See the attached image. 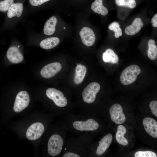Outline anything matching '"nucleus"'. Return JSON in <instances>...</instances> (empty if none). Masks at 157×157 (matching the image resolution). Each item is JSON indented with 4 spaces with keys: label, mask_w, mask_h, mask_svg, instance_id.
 I'll list each match as a JSON object with an SVG mask.
<instances>
[{
    "label": "nucleus",
    "mask_w": 157,
    "mask_h": 157,
    "mask_svg": "<svg viewBox=\"0 0 157 157\" xmlns=\"http://www.w3.org/2000/svg\"><path fill=\"white\" fill-rule=\"evenodd\" d=\"M73 126L75 129L80 131H91L97 130L99 124L96 121L90 118L84 121H76L73 123Z\"/></svg>",
    "instance_id": "nucleus-6"
},
{
    "label": "nucleus",
    "mask_w": 157,
    "mask_h": 157,
    "mask_svg": "<svg viewBox=\"0 0 157 157\" xmlns=\"http://www.w3.org/2000/svg\"><path fill=\"white\" fill-rule=\"evenodd\" d=\"M115 1L116 4L119 6L133 8L136 6L135 0H115Z\"/></svg>",
    "instance_id": "nucleus-23"
},
{
    "label": "nucleus",
    "mask_w": 157,
    "mask_h": 157,
    "mask_svg": "<svg viewBox=\"0 0 157 157\" xmlns=\"http://www.w3.org/2000/svg\"><path fill=\"white\" fill-rule=\"evenodd\" d=\"M62 66L58 62H54L48 64L44 67L40 71L42 77L49 78L54 76L61 70Z\"/></svg>",
    "instance_id": "nucleus-9"
},
{
    "label": "nucleus",
    "mask_w": 157,
    "mask_h": 157,
    "mask_svg": "<svg viewBox=\"0 0 157 157\" xmlns=\"http://www.w3.org/2000/svg\"><path fill=\"white\" fill-rule=\"evenodd\" d=\"M64 29H65V27H64Z\"/></svg>",
    "instance_id": "nucleus-31"
},
{
    "label": "nucleus",
    "mask_w": 157,
    "mask_h": 157,
    "mask_svg": "<svg viewBox=\"0 0 157 157\" xmlns=\"http://www.w3.org/2000/svg\"><path fill=\"white\" fill-rule=\"evenodd\" d=\"M51 0H29L31 5L34 7L38 6L48 2Z\"/></svg>",
    "instance_id": "nucleus-27"
},
{
    "label": "nucleus",
    "mask_w": 157,
    "mask_h": 157,
    "mask_svg": "<svg viewBox=\"0 0 157 157\" xmlns=\"http://www.w3.org/2000/svg\"><path fill=\"white\" fill-rule=\"evenodd\" d=\"M63 157H79L80 156L77 154L73 152H67L65 153Z\"/></svg>",
    "instance_id": "nucleus-29"
},
{
    "label": "nucleus",
    "mask_w": 157,
    "mask_h": 157,
    "mask_svg": "<svg viewBox=\"0 0 157 157\" xmlns=\"http://www.w3.org/2000/svg\"><path fill=\"white\" fill-rule=\"evenodd\" d=\"M87 72L86 67L81 64L77 65L75 70L73 79L74 83L76 85L81 84L83 81Z\"/></svg>",
    "instance_id": "nucleus-16"
},
{
    "label": "nucleus",
    "mask_w": 157,
    "mask_h": 157,
    "mask_svg": "<svg viewBox=\"0 0 157 157\" xmlns=\"http://www.w3.org/2000/svg\"><path fill=\"white\" fill-rule=\"evenodd\" d=\"M100 89V86L98 83L92 82L90 83L82 92V95L83 101L88 104L93 103Z\"/></svg>",
    "instance_id": "nucleus-3"
},
{
    "label": "nucleus",
    "mask_w": 157,
    "mask_h": 157,
    "mask_svg": "<svg viewBox=\"0 0 157 157\" xmlns=\"http://www.w3.org/2000/svg\"><path fill=\"white\" fill-rule=\"evenodd\" d=\"M111 120L117 124L123 123L126 120V116L123 113V108L120 105L116 104L109 109Z\"/></svg>",
    "instance_id": "nucleus-7"
},
{
    "label": "nucleus",
    "mask_w": 157,
    "mask_h": 157,
    "mask_svg": "<svg viewBox=\"0 0 157 157\" xmlns=\"http://www.w3.org/2000/svg\"><path fill=\"white\" fill-rule=\"evenodd\" d=\"M59 42L60 40L58 38L52 37L42 41L40 43V45L43 49H48L54 47L58 45Z\"/></svg>",
    "instance_id": "nucleus-21"
},
{
    "label": "nucleus",
    "mask_w": 157,
    "mask_h": 157,
    "mask_svg": "<svg viewBox=\"0 0 157 157\" xmlns=\"http://www.w3.org/2000/svg\"><path fill=\"white\" fill-rule=\"evenodd\" d=\"M126 133V128L122 125H119L117 127V131L116 134V139L120 144L126 146L128 144V141L124 137Z\"/></svg>",
    "instance_id": "nucleus-20"
},
{
    "label": "nucleus",
    "mask_w": 157,
    "mask_h": 157,
    "mask_svg": "<svg viewBox=\"0 0 157 157\" xmlns=\"http://www.w3.org/2000/svg\"><path fill=\"white\" fill-rule=\"evenodd\" d=\"M30 99L28 92L25 91L19 92L17 94L13 106L15 112L19 113L28 106Z\"/></svg>",
    "instance_id": "nucleus-5"
},
{
    "label": "nucleus",
    "mask_w": 157,
    "mask_h": 157,
    "mask_svg": "<svg viewBox=\"0 0 157 157\" xmlns=\"http://www.w3.org/2000/svg\"><path fill=\"white\" fill-rule=\"evenodd\" d=\"M109 29L115 32L114 36L116 38H119L122 35V32L119 23L114 22L111 23L108 26Z\"/></svg>",
    "instance_id": "nucleus-24"
},
{
    "label": "nucleus",
    "mask_w": 157,
    "mask_h": 157,
    "mask_svg": "<svg viewBox=\"0 0 157 157\" xmlns=\"http://www.w3.org/2000/svg\"><path fill=\"white\" fill-rule=\"evenodd\" d=\"M79 35L83 44L88 47L94 44L96 37L94 31L90 28L84 27L81 30Z\"/></svg>",
    "instance_id": "nucleus-10"
},
{
    "label": "nucleus",
    "mask_w": 157,
    "mask_h": 157,
    "mask_svg": "<svg viewBox=\"0 0 157 157\" xmlns=\"http://www.w3.org/2000/svg\"><path fill=\"white\" fill-rule=\"evenodd\" d=\"M91 8L94 13L105 16L108 13V10L103 4V0H95L91 5Z\"/></svg>",
    "instance_id": "nucleus-18"
},
{
    "label": "nucleus",
    "mask_w": 157,
    "mask_h": 157,
    "mask_svg": "<svg viewBox=\"0 0 157 157\" xmlns=\"http://www.w3.org/2000/svg\"><path fill=\"white\" fill-rule=\"evenodd\" d=\"M135 157H157V155L154 152L150 151H138L134 154Z\"/></svg>",
    "instance_id": "nucleus-25"
},
{
    "label": "nucleus",
    "mask_w": 157,
    "mask_h": 157,
    "mask_svg": "<svg viewBox=\"0 0 157 157\" xmlns=\"http://www.w3.org/2000/svg\"><path fill=\"white\" fill-rule=\"evenodd\" d=\"M102 59L106 63L113 64L117 63L119 61L118 57L114 51L110 49H107L102 54Z\"/></svg>",
    "instance_id": "nucleus-19"
},
{
    "label": "nucleus",
    "mask_w": 157,
    "mask_h": 157,
    "mask_svg": "<svg viewBox=\"0 0 157 157\" xmlns=\"http://www.w3.org/2000/svg\"><path fill=\"white\" fill-rule=\"evenodd\" d=\"M141 72V69L138 65H130L126 67L122 72L120 76V81L124 85L132 84L135 81Z\"/></svg>",
    "instance_id": "nucleus-1"
},
{
    "label": "nucleus",
    "mask_w": 157,
    "mask_h": 157,
    "mask_svg": "<svg viewBox=\"0 0 157 157\" xmlns=\"http://www.w3.org/2000/svg\"><path fill=\"white\" fill-rule=\"evenodd\" d=\"M64 142L62 137L58 134L52 135L49 138L48 143L47 151L51 156L59 154L62 149Z\"/></svg>",
    "instance_id": "nucleus-2"
},
{
    "label": "nucleus",
    "mask_w": 157,
    "mask_h": 157,
    "mask_svg": "<svg viewBox=\"0 0 157 157\" xmlns=\"http://www.w3.org/2000/svg\"><path fill=\"white\" fill-rule=\"evenodd\" d=\"M7 57L8 60L13 64H17L21 62L24 57L18 47L15 46L10 47L7 52Z\"/></svg>",
    "instance_id": "nucleus-12"
},
{
    "label": "nucleus",
    "mask_w": 157,
    "mask_h": 157,
    "mask_svg": "<svg viewBox=\"0 0 157 157\" xmlns=\"http://www.w3.org/2000/svg\"><path fill=\"white\" fill-rule=\"evenodd\" d=\"M143 124L146 132L154 138H157V122L154 119L149 117L144 118Z\"/></svg>",
    "instance_id": "nucleus-11"
},
{
    "label": "nucleus",
    "mask_w": 157,
    "mask_h": 157,
    "mask_svg": "<svg viewBox=\"0 0 157 157\" xmlns=\"http://www.w3.org/2000/svg\"><path fill=\"white\" fill-rule=\"evenodd\" d=\"M155 42L152 39L149 40L148 42V49L147 55L149 58L154 60L157 58V47L155 44Z\"/></svg>",
    "instance_id": "nucleus-22"
},
{
    "label": "nucleus",
    "mask_w": 157,
    "mask_h": 157,
    "mask_svg": "<svg viewBox=\"0 0 157 157\" xmlns=\"http://www.w3.org/2000/svg\"><path fill=\"white\" fill-rule=\"evenodd\" d=\"M23 9V3L21 2L13 3L8 10L7 16L9 18L21 15Z\"/></svg>",
    "instance_id": "nucleus-15"
},
{
    "label": "nucleus",
    "mask_w": 157,
    "mask_h": 157,
    "mask_svg": "<svg viewBox=\"0 0 157 157\" xmlns=\"http://www.w3.org/2000/svg\"><path fill=\"white\" fill-rule=\"evenodd\" d=\"M112 138V135L108 133L101 139L99 142V145L96 151L97 155H101L106 151L111 144Z\"/></svg>",
    "instance_id": "nucleus-13"
},
{
    "label": "nucleus",
    "mask_w": 157,
    "mask_h": 157,
    "mask_svg": "<svg viewBox=\"0 0 157 157\" xmlns=\"http://www.w3.org/2000/svg\"><path fill=\"white\" fill-rule=\"evenodd\" d=\"M149 107L152 113L157 117V101L156 100L151 101L149 104Z\"/></svg>",
    "instance_id": "nucleus-28"
},
{
    "label": "nucleus",
    "mask_w": 157,
    "mask_h": 157,
    "mask_svg": "<svg viewBox=\"0 0 157 157\" xmlns=\"http://www.w3.org/2000/svg\"><path fill=\"white\" fill-rule=\"evenodd\" d=\"M14 0H3L0 1V11L5 12L8 10Z\"/></svg>",
    "instance_id": "nucleus-26"
},
{
    "label": "nucleus",
    "mask_w": 157,
    "mask_h": 157,
    "mask_svg": "<svg viewBox=\"0 0 157 157\" xmlns=\"http://www.w3.org/2000/svg\"><path fill=\"white\" fill-rule=\"evenodd\" d=\"M152 26L154 27H157V14L156 13L151 19Z\"/></svg>",
    "instance_id": "nucleus-30"
},
{
    "label": "nucleus",
    "mask_w": 157,
    "mask_h": 157,
    "mask_svg": "<svg viewBox=\"0 0 157 157\" xmlns=\"http://www.w3.org/2000/svg\"><path fill=\"white\" fill-rule=\"evenodd\" d=\"M44 130V126L42 123L37 122L33 123L27 129L26 137L29 140H35L42 136Z\"/></svg>",
    "instance_id": "nucleus-8"
},
{
    "label": "nucleus",
    "mask_w": 157,
    "mask_h": 157,
    "mask_svg": "<svg viewBox=\"0 0 157 157\" xmlns=\"http://www.w3.org/2000/svg\"><path fill=\"white\" fill-rule=\"evenodd\" d=\"M144 24L141 19L139 17L136 18L132 24L127 26L125 29V33L127 35H133L138 33L143 26Z\"/></svg>",
    "instance_id": "nucleus-14"
},
{
    "label": "nucleus",
    "mask_w": 157,
    "mask_h": 157,
    "mask_svg": "<svg viewBox=\"0 0 157 157\" xmlns=\"http://www.w3.org/2000/svg\"><path fill=\"white\" fill-rule=\"evenodd\" d=\"M46 93L47 97L52 100L57 106L63 107L67 104L66 98L60 90L55 88H49L47 90Z\"/></svg>",
    "instance_id": "nucleus-4"
},
{
    "label": "nucleus",
    "mask_w": 157,
    "mask_h": 157,
    "mask_svg": "<svg viewBox=\"0 0 157 157\" xmlns=\"http://www.w3.org/2000/svg\"><path fill=\"white\" fill-rule=\"evenodd\" d=\"M57 19L54 16L51 17L45 23L44 29V33L46 35H50L55 32Z\"/></svg>",
    "instance_id": "nucleus-17"
}]
</instances>
